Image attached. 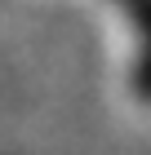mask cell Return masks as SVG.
<instances>
[{"mask_svg":"<svg viewBox=\"0 0 151 155\" xmlns=\"http://www.w3.org/2000/svg\"><path fill=\"white\" fill-rule=\"evenodd\" d=\"M116 5L129 13V22L142 31V40H147V53H151V0H116Z\"/></svg>","mask_w":151,"mask_h":155,"instance_id":"obj_1","label":"cell"}]
</instances>
